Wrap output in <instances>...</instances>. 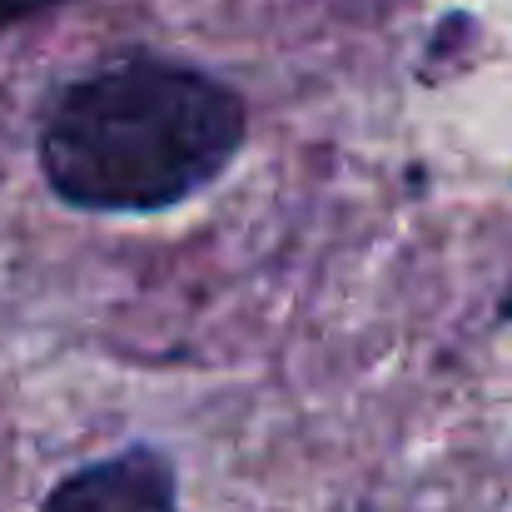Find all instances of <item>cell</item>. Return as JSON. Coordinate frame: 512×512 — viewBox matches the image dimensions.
I'll return each instance as SVG.
<instances>
[{
    "label": "cell",
    "mask_w": 512,
    "mask_h": 512,
    "mask_svg": "<svg viewBox=\"0 0 512 512\" xmlns=\"http://www.w3.org/2000/svg\"><path fill=\"white\" fill-rule=\"evenodd\" d=\"M45 512H179L174 468L155 448H130L120 458H100L45 498Z\"/></svg>",
    "instance_id": "7a4b0ae2"
},
{
    "label": "cell",
    "mask_w": 512,
    "mask_h": 512,
    "mask_svg": "<svg viewBox=\"0 0 512 512\" xmlns=\"http://www.w3.org/2000/svg\"><path fill=\"white\" fill-rule=\"evenodd\" d=\"M50 5H60V0H0V30L25 20V15H35V10H50Z\"/></svg>",
    "instance_id": "3957f363"
},
{
    "label": "cell",
    "mask_w": 512,
    "mask_h": 512,
    "mask_svg": "<svg viewBox=\"0 0 512 512\" xmlns=\"http://www.w3.org/2000/svg\"><path fill=\"white\" fill-rule=\"evenodd\" d=\"M503 319H512V294H508V299H503Z\"/></svg>",
    "instance_id": "277c9868"
},
{
    "label": "cell",
    "mask_w": 512,
    "mask_h": 512,
    "mask_svg": "<svg viewBox=\"0 0 512 512\" xmlns=\"http://www.w3.org/2000/svg\"><path fill=\"white\" fill-rule=\"evenodd\" d=\"M244 145V100L184 65L115 60L65 85L40 125L50 189L95 214H150L204 189Z\"/></svg>",
    "instance_id": "6da1fadb"
}]
</instances>
